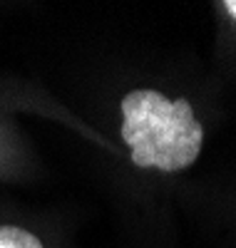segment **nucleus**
I'll return each mask as SVG.
<instances>
[{
	"instance_id": "obj_1",
	"label": "nucleus",
	"mask_w": 236,
	"mask_h": 248,
	"mask_svg": "<svg viewBox=\"0 0 236 248\" xmlns=\"http://www.w3.org/2000/svg\"><path fill=\"white\" fill-rule=\"evenodd\" d=\"M122 139L137 167L179 171L197 161L204 129L186 99L169 102L157 90H135L122 99Z\"/></svg>"
},
{
	"instance_id": "obj_2",
	"label": "nucleus",
	"mask_w": 236,
	"mask_h": 248,
	"mask_svg": "<svg viewBox=\"0 0 236 248\" xmlns=\"http://www.w3.org/2000/svg\"><path fill=\"white\" fill-rule=\"evenodd\" d=\"M0 248H42V243L20 226H0Z\"/></svg>"
},
{
	"instance_id": "obj_3",
	"label": "nucleus",
	"mask_w": 236,
	"mask_h": 248,
	"mask_svg": "<svg viewBox=\"0 0 236 248\" xmlns=\"http://www.w3.org/2000/svg\"><path fill=\"white\" fill-rule=\"evenodd\" d=\"M224 8L229 10V15H231V17H236V0H226Z\"/></svg>"
}]
</instances>
